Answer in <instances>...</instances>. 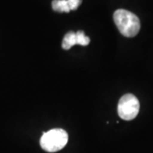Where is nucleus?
I'll return each mask as SVG.
<instances>
[{
  "instance_id": "nucleus-1",
  "label": "nucleus",
  "mask_w": 153,
  "mask_h": 153,
  "mask_svg": "<svg viewBox=\"0 0 153 153\" xmlns=\"http://www.w3.org/2000/svg\"><path fill=\"white\" fill-rule=\"evenodd\" d=\"M113 20L121 34L127 38L135 37L140 30L139 17L130 11L119 9L114 12Z\"/></svg>"
},
{
  "instance_id": "nucleus-2",
  "label": "nucleus",
  "mask_w": 153,
  "mask_h": 153,
  "mask_svg": "<svg viewBox=\"0 0 153 153\" xmlns=\"http://www.w3.org/2000/svg\"><path fill=\"white\" fill-rule=\"evenodd\" d=\"M68 134L62 128H53L45 132L40 139V146L47 152H56L66 146Z\"/></svg>"
},
{
  "instance_id": "nucleus-3",
  "label": "nucleus",
  "mask_w": 153,
  "mask_h": 153,
  "mask_svg": "<svg viewBox=\"0 0 153 153\" xmlns=\"http://www.w3.org/2000/svg\"><path fill=\"white\" fill-rule=\"evenodd\" d=\"M140 111L139 100L132 94L122 96L117 105V113L122 119L130 121L134 119Z\"/></svg>"
},
{
  "instance_id": "nucleus-4",
  "label": "nucleus",
  "mask_w": 153,
  "mask_h": 153,
  "mask_svg": "<svg viewBox=\"0 0 153 153\" xmlns=\"http://www.w3.org/2000/svg\"><path fill=\"white\" fill-rule=\"evenodd\" d=\"M76 44V33L74 32H69L64 36L63 40H62V49L68 50L71 47Z\"/></svg>"
},
{
  "instance_id": "nucleus-5",
  "label": "nucleus",
  "mask_w": 153,
  "mask_h": 153,
  "mask_svg": "<svg viewBox=\"0 0 153 153\" xmlns=\"http://www.w3.org/2000/svg\"><path fill=\"white\" fill-rule=\"evenodd\" d=\"M52 9L59 13H69L71 11L67 0H53Z\"/></svg>"
},
{
  "instance_id": "nucleus-6",
  "label": "nucleus",
  "mask_w": 153,
  "mask_h": 153,
  "mask_svg": "<svg viewBox=\"0 0 153 153\" xmlns=\"http://www.w3.org/2000/svg\"><path fill=\"white\" fill-rule=\"evenodd\" d=\"M76 44L81 46H87L90 43V38L85 35L83 31H77L76 33Z\"/></svg>"
},
{
  "instance_id": "nucleus-7",
  "label": "nucleus",
  "mask_w": 153,
  "mask_h": 153,
  "mask_svg": "<svg viewBox=\"0 0 153 153\" xmlns=\"http://www.w3.org/2000/svg\"><path fill=\"white\" fill-rule=\"evenodd\" d=\"M70 10H76V9L81 5L82 0H67Z\"/></svg>"
}]
</instances>
